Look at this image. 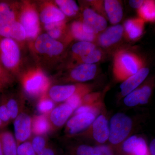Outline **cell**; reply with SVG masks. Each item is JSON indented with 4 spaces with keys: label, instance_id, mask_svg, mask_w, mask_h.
<instances>
[{
    "label": "cell",
    "instance_id": "obj_10",
    "mask_svg": "<svg viewBox=\"0 0 155 155\" xmlns=\"http://www.w3.org/2000/svg\"><path fill=\"white\" fill-rule=\"evenodd\" d=\"M84 84L56 85L50 87L47 96L54 103L65 102L84 86Z\"/></svg>",
    "mask_w": 155,
    "mask_h": 155
},
{
    "label": "cell",
    "instance_id": "obj_4",
    "mask_svg": "<svg viewBox=\"0 0 155 155\" xmlns=\"http://www.w3.org/2000/svg\"><path fill=\"white\" fill-rule=\"evenodd\" d=\"M32 116L24 110L13 121L14 123V137L17 146L30 140L31 132Z\"/></svg>",
    "mask_w": 155,
    "mask_h": 155
},
{
    "label": "cell",
    "instance_id": "obj_35",
    "mask_svg": "<svg viewBox=\"0 0 155 155\" xmlns=\"http://www.w3.org/2000/svg\"><path fill=\"white\" fill-rule=\"evenodd\" d=\"M17 155H37L29 140L17 146Z\"/></svg>",
    "mask_w": 155,
    "mask_h": 155
},
{
    "label": "cell",
    "instance_id": "obj_38",
    "mask_svg": "<svg viewBox=\"0 0 155 155\" xmlns=\"http://www.w3.org/2000/svg\"><path fill=\"white\" fill-rule=\"evenodd\" d=\"M64 26V22L59 24L50 30L48 31V34L52 38L56 39L61 36L62 33V30Z\"/></svg>",
    "mask_w": 155,
    "mask_h": 155
},
{
    "label": "cell",
    "instance_id": "obj_29",
    "mask_svg": "<svg viewBox=\"0 0 155 155\" xmlns=\"http://www.w3.org/2000/svg\"><path fill=\"white\" fill-rule=\"evenodd\" d=\"M29 140L36 154L41 152L50 143L47 135H32Z\"/></svg>",
    "mask_w": 155,
    "mask_h": 155
},
{
    "label": "cell",
    "instance_id": "obj_18",
    "mask_svg": "<svg viewBox=\"0 0 155 155\" xmlns=\"http://www.w3.org/2000/svg\"><path fill=\"white\" fill-rule=\"evenodd\" d=\"M0 35L6 38L22 41L26 38L24 28L21 23L14 21L0 26Z\"/></svg>",
    "mask_w": 155,
    "mask_h": 155
},
{
    "label": "cell",
    "instance_id": "obj_8",
    "mask_svg": "<svg viewBox=\"0 0 155 155\" xmlns=\"http://www.w3.org/2000/svg\"><path fill=\"white\" fill-rule=\"evenodd\" d=\"M2 59L6 67L12 68L17 65L20 59V51L18 45L12 38H5L0 45Z\"/></svg>",
    "mask_w": 155,
    "mask_h": 155
},
{
    "label": "cell",
    "instance_id": "obj_36",
    "mask_svg": "<svg viewBox=\"0 0 155 155\" xmlns=\"http://www.w3.org/2000/svg\"><path fill=\"white\" fill-rule=\"evenodd\" d=\"M75 155H99L95 148L82 144L76 147Z\"/></svg>",
    "mask_w": 155,
    "mask_h": 155
},
{
    "label": "cell",
    "instance_id": "obj_40",
    "mask_svg": "<svg viewBox=\"0 0 155 155\" xmlns=\"http://www.w3.org/2000/svg\"><path fill=\"white\" fill-rule=\"evenodd\" d=\"M94 148L99 155H114L110 149L107 146H99Z\"/></svg>",
    "mask_w": 155,
    "mask_h": 155
},
{
    "label": "cell",
    "instance_id": "obj_17",
    "mask_svg": "<svg viewBox=\"0 0 155 155\" xmlns=\"http://www.w3.org/2000/svg\"><path fill=\"white\" fill-rule=\"evenodd\" d=\"M123 30L124 28L121 25L109 27L99 37V44L103 47L108 48L117 43L122 38Z\"/></svg>",
    "mask_w": 155,
    "mask_h": 155
},
{
    "label": "cell",
    "instance_id": "obj_20",
    "mask_svg": "<svg viewBox=\"0 0 155 155\" xmlns=\"http://www.w3.org/2000/svg\"><path fill=\"white\" fill-rule=\"evenodd\" d=\"M32 135H47L51 132V126L47 115L40 114L32 116Z\"/></svg>",
    "mask_w": 155,
    "mask_h": 155
},
{
    "label": "cell",
    "instance_id": "obj_6",
    "mask_svg": "<svg viewBox=\"0 0 155 155\" xmlns=\"http://www.w3.org/2000/svg\"><path fill=\"white\" fill-rule=\"evenodd\" d=\"M96 117L90 113L73 115L66 123L65 133L69 136L76 135L91 125Z\"/></svg>",
    "mask_w": 155,
    "mask_h": 155
},
{
    "label": "cell",
    "instance_id": "obj_30",
    "mask_svg": "<svg viewBox=\"0 0 155 155\" xmlns=\"http://www.w3.org/2000/svg\"><path fill=\"white\" fill-rule=\"evenodd\" d=\"M55 103L47 95L40 98L37 104L38 111L40 114L48 115L55 107Z\"/></svg>",
    "mask_w": 155,
    "mask_h": 155
},
{
    "label": "cell",
    "instance_id": "obj_37",
    "mask_svg": "<svg viewBox=\"0 0 155 155\" xmlns=\"http://www.w3.org/2000/svg\"><path fill=\"white\" fill-rule=\"evenodd\" d=\"M100 95L99 93H89L85 94L82 98L81 106L92 104L98 102Z\"/></svg>",
    "mask_w": 155,
    "mask_h": 155
},
{
    "label": "cell",
    "instance_id": "obj_14",
    "mask_svg": "<svg viewBox=\"0 0 155 155\" xmlns=\"http://www.w3.org/2000/svg\"><path fill=\"white\" fill-rule=\"evenodd\" d=\"M151 92V88L147 85L136 89L125 96L124 104L129 107H134L138 104H145L148 102Z\"/></svg>",
    "mask_w": 155,
    "mask_h": 155
},
{
    "label": "cell",
    "instance_id": "obj_24",
    "mask_svg": "<svg viewBox=\"0 0 155 155\" xmlns=\"http://www.w3.org/2000/svg\"><path fill=\"white\" fill-rule=\"evenodd\" d=\"M143 21L142 19H129L124 23V28L129 38L135 40L143 32Z\"/></svg>",
    "mask_w": 155,
    "mask_h": 155
},
{
    "label": "cell",
    "instance_id": "obj_21",
    "mask_svg": "<svg viewBox=\"0 0 155 155\" xmlns=\"http://www.w3.org/2000/svg\"><path fill=\"white\" fill-rule=\"evenodd\" d=\"M104 6L108 19L111 23L116 24L121 21L123 17V10L119 1L106 0Z\"/></svg>",
    "mask_w": 155,
    "mask_h": 155
},
{
    "label": "cell",
    "instance_id": "obj_2",
    "mask_svg": "<svg viewBox=\"0 0 155 155\" xmlns=\"http://www.w3.org/2000/svg\"><path fill=\"white\" fill-rule=\"evenodd\" d=\"M133 122L126 114L118 113L112 116L109 125V141L112 144H118L124 141L130 134Z\"/></svg>",
    "mask_w": 155,
    "mask_h": 155
},
{
    "label": "cell",
    "instance_id": "obj_13",
    "mask_svg": "<svg viewBox=\"0 0 155 155\" xmlns=\"http://www.w3.org/2000/svg\"><path fill=\"white\" fill-rule=\"evenodd\" d=\"M109 125L106 116L101 115L95 119L91 124L93 137L100 143H104L109 139Z\"/></svg>",
    "mask_w": 155,
    "mask_h": 155
},
{
    "label": "cell",
    "instance_id": "obj_41",
    "mask_svg": "<svg viewBox=\"0 0 155 155\" xmlns=\"http://www.w3.org/2000/svg\"><path fill=\"white\" fill-rule=\"evenodd\" d=\"M144 2L143 0H130L129 4L131 8L134 9H140Z\"/></svg>",
    "mask_w": 155,
    "mask_h": 155
},
{
    "label": "cell",
    "instance_id": "obj_32",
    "mask_svg": "<svg viewBox=\"0 0 155 155\" xmlns=\"http://www.w3.org/2000/svg\"><path fill=\"white\" fill-rule=\"evenodd\" d=\"M101 107V104L100 102L92 104L81 105L74 111L73 115L83 113H90L96 116L100 114Z\"/></svg>",
    "mask_w": 155,
    "mask_h": 155
},
{
    "label": "cell",
    "instance_id": "obj_43",
    "mask_svg": "<svg viewBox=\"0 0 155 155\" xmlns=\"http://www.w3.org/2000/svg\"><path fill=\"white\" fill-rule=\"evenodd\" d=\"M0 155H4L3 153L2 145V140H1V136H0Z\"/></svg>",
    "mask_w": 155,
    "mask_h": 155
},
{
    "label": "cell",
    "instance_id": "obj_5",
    "mask_svg": "<svg viewBox=\"0 0 155 155\" xmlns=\"http://www.w3.org/2000/svg\"><path fill=\"white\" fill-rule=\"evenodd\" d=\"M74 110L66 103L55 106L47 115L51 132H55L66 124Z\"/></svg>",
    "mask_w": 155,
    "mask_h": 155
},
{
    "label": "cell",
    "instance_id": "obj_31",
    "mask_svg": "<svg viewBox=\"0 0 155 155\" xmlns=\"http://www.w3.org/2000/svg\"><path fill=\"white\" fill-rule=\"evenodd\" d=\"M15 21V14L5 3H0V26Z\"/></svg>",
    "mask_w": 155,
    "mask_h": 155
},
{
    "label": "cell",
    "instance_id": "obj_28",
    "mask_svg": "<svg viewBox=\"0 0 155 155\" xmlns=\"http://www.w3.org/2000/svg\"><path fill=\"white\" fill-rule=\"evenodd\" d=\"M139 14L142 19L147 21H152L155 17V4L153 1L144 2L142 5L139 9Z\"/></svg>",
    "mask_w": 155,
    "mask_h": 155
},
{
    "label": "cell",
    "instance_id": "obj_23",
    "mask_svg": "<svg viewBox=\"0 0 155 155\" xmlns=\"http://www.w3.org/2000/svg\"><path fill=\"white\" fill-rule=\"evenodd\" d=\"M4 155H17V145L14 134L8 130L0 132Z\"/></svg>",
    "mask_w": 155,
    "mask_h": 155
},
{
    "label": "cell",
    "instance_id": "obj_26",
    "mask_svg": "<svg viewBox=\"0 0 155 155\" xmlns=\"http://www.w3.org/2000/svg\"><path fill=\"white\" fill-rule=\"evenodd\" d=\"M56 3L63 14L66 16H75L79 10L77 4L72 0H57Z\"/></svg>",
    "mask_w": 155,
    "mask_h": 155
},
{
    "label": "cell",
    "instance_id": "obj_1",
    "mask_svg": "<svg viewBox=\"0 0 155 155\" xmlns=\"http://www.w3.org/2000/svg\"><path fill=\"white\" fill-rule=\"evenodd\" d=\"M142 64L141 60L134 54L126 51L119 52L114 58V75L117 80L124 81L142 68Z\"/></svg>",
    "mask_w": 155,
    "mask_h": 155
},
{
    "label": "cell",
    "instance_id": "obj_3",
    "mask_svg": "<svg viewBox=\"0 0 155 155\" xmlns=\"http://www.w3.org/2000/svg\"><path fill=\"white\" fill-rule=\"evenodd\" d=\"M22 84L26 94L32 98H37L45 95L49 85V81L43 73L36 72L24 76Z\"/></svg>",
    "mask_w": 155,
    "mask_h": 155
},
{
    "label": "cell",
    "instance_id": "obj_27",
    "mask_svg": "<svg viewBox=\"0 0 155 155\" xmlns=\"http://www.w3.org/2000/svg\"><path fill=\"white\" fill-rule=\"evenodd\" d=\"M96 48L95 45L90 42H78L72 45V51L75 54L82 57L86 56Z\"/></svg>",
    "mask_w": 155,
    "mask_h": 155
},
{
    "label": "cell",
    "instance_id": "obj_15",
    "mask_svg": "<svg viewBox=\"0 0 155 155\" xmlns=\"http://www.w3.org/2000/svg\"><path fill=\"white\" fill-rule=\"evenodd\" d=\"M97 71L95 64H81L72 69L69 78L73 81L79 82L88 81L94 78Z\"/></svg>",
    "mask_w": 155,
    "mask_h": 155
},
{
    "label": "cell",
    "instance_id": "obj_22",
    "mask_svg": "<svg viewBox=\"0 0 155 155\" xmlns=\"http://www.w3.org/2000/svg\"><path fill=\"white\" fill-rule=\"evenodd\" d=\"M42 22L45 24L63 21L65 15L57 7L54 6L47 7L42 11L40 15Z\"/></svg>",
    "mask_w": 155,
    "mask_h": 155
},
{
    "label": "cell",
    "instance_id": "obj_34",
    "mask_svg": "<svg viewBox=\"0 0 155 155\" xmlns=\"http://www.w3.org/2000/svg\"><path fill=\"white\" fill-rule=\"evenodd\" d=\"M0 119L5 127L12 122L11 116L4 98L0 100Z\"/></svg>",
    "mask_w": 155,
    "mask_h": 155
},
{
    "label": "cell",
    "instance_id": "obj_11",
    "mask_svg": "<svg viewBox=\"0 0 155 155\" xmlns=\"http://www.w3.org/2000/svg\"><path fill=\"white\" fill-rule=\"evenodd\" d=\"M20 20L26 37L31 39L36 37L39 31L38 17L36 12L32 9L26 10L22 13Z\"/></svg>",
    "mask_w": 155,
    "mask_h": 155
},
{
    "label": "cell",
    "instance_id": "obj_16",
    "mask_svg": "<svg viewBox=\"0 0 155 155\" xmlns=\"http://www.w3.org/2000/svg\"><path fill=\"white\" fill-rule=\"evenodd\" d=\"M122 148L130 155H149L146 142L144 139L134 135L123 143Z\"/></svg>",
    "mask_w": 155,
    "mask_h": 155
},
{
    "label": "cell",
    "instance_id": "obj_19",
    "mask_svg": "<svg viewBox=\"0 0 155 155\" xmlns=\"http://www.w3.org/2000/svg\"><path fill=\"white\" fill-rule=\"evenodd\" d=\"M4 99L13 122L19 114L25 110V98L22 95L14 94Z\"/></svg>",
    "mask_w": 155,
    "mask_h": 155
},
{
    "label": "cell",
    "instance_id": "obj_44",
    "mask_svg": "<svg viewBox=\"0 0 155 155\" xmlns=\"http://www.w3.org/2000/svg\"><path fill=\"white\" fill-rule=\"evenodd\" d=\"M5 127V126L3 125L2 122V121L0 119V129H3Z\"/></svg>",
    "mask_w": 155,
    "mask_h": 155
},
{
    "label": "cell",
    "instance_id": "obj_42",
    "mask_svg": "<svg viewBox=\"0 0 155 155\" xmlns=\"http://www.w3.org/2000/svg\"><path fill=\"white\" fill-rule=\"evenodd\" d=\"M150 151L151 155H155V139H153L151 142L150 145Z\"/></svg>",
    "mask_w": 155,
    "mask_h": 155
},
{
    "label": "cell",
    "instance_id": "obj_25",
    "mask_svg": "<svg viewBox=\"0 0 155 155\" xmlns=\"http://www.w3.org/2000/svg\"><path fill=\"white\" fill-rule=\"evenodd\" d=\"M71 31L74 37L80 41L92 42L96 38V34L86 32L83 29L82 22L78 21L72 23Z\"/></svg>",
    "mask_w": 155,
    "mask_h": 155
},
{
    "label": "cell",
    "instance_id": "obj_12",
    "mask_svg": "<svg viewBox=\"0 0 155 155\" xmlns=\"http://www.w3.org/2000/svg\"><path fill=\"white\" fill-rule=\"evenodd\" d=\"M149 72L148 68H142L136 74L124 80L120 86L122 96H126L137 88L146 78Z\"/></svg>",
    "mask_w": 155,
    "mask_h": 155
},
{
    "label": "cell",
    "instance_id": "obj_7",
    "mask_svg": "<svg viewBox=\"0 0 155 155\" xmlns=\"http://www.w3.org/2000/svg\"><path fill=\"white\" fill-rule=\"evenodd\" d=\"M83 18L82 27L88 33L97 34L104 30L107 26L106 19L92 9H85L83 13Z\"/></svg>",
    "mask_w": 155,
    "mask_h": 155
},
{
    "label": "cell",
    "instance_id": "obj_39",
    "mask_svg": "<svg viewBox=\"0 0 155 155\" xmlns=\"http://www.w3.org/2000/svg\"><path fill=\"white\" fill-rule=\"evenodd\" d=\"M37 155H57V150L55 147L50 142L45 148Z\"/></svg>",
    "mask_w": 155,
    "mask_h": 155
},
{
    "label": "cell",
    "instance_id": "obj_33",
    "mask_svg": "<svg viewBox=\"0 0 155 155\" xmlns=\"http://www.w3.org/2000/svg\"><path fill=\"white\" fill-rule=\"evenodd\" d=\"M102 55L101 51L96 48L87 55L81 57L80 60L82 64H94L101 60Z\"/></svg>",
    "mask_w": 155,
    "mask_h": 155
},
{
    "label": "cell",
    "instance_id": "obj_9",
    "mask_svg": "<svg viewBox=\"0 0 155 155\" xmlns=\"http://www.w3.org/2000/svg\"><path fill=\"white\" fill-rule=\"evenodd\" d=\"M35 48L38 52L50 56L60 54L64 48L61 42L52 38L48 34H43L37 38Z\"/></svg>",
    "mask_w": 155,
    "mask_h": 155
}]
</instances>
